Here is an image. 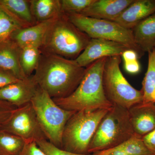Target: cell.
I'll list each match as a JSON object with an SVG mask.
<instances>
[{
	"label": "cell",
	"instance_id": "ac0fdd59",
	"mask_svg": "<svg viewBox=\"0 0 155 155\" xmlns=\"http://www.w3.org/2000/svg\"><path fill=\"white\" fill-rule=\"evenodd\" d=\"M29 3L37 23L57 18L63 13L60 0H29Z\"/></svg>",
	"mask_w": 155,
	"mask_h": 155
},
{
	"label": "cell",
	"instance_id": "30bf717a",
	"mask_svg": "<svg viewBox=\"0 0 155 155\" xmlns=\"http://www.w3.org/2000/svg\"><path fill=\"white\" fill-rule=\"evenodd\" d=\"M128 49H130L117 42L91 38L85 49L75 60L81 67L86 68L101 58L122 56L125 51Z\"/></svg>",
	"mask_w": 155,
	"mask_h": 155
},
{
	"label": "cell",
	"instance_id": "52a82bcc",
	"mask_svg": "<svg viewBox=\"0 0 155 155\" xmlns=\"http://www.w3.org/2000/svg\"><path fill=\"white\" fill-rule=\"evenodd\" d=\"M121 56L108 57L103 74L105 93L113 105L129 110L143 102L141 90L131 86L120 69Z\"/></svg>",
	"mask_w": 155,
	"mask_h": 155
},
{
	"label": "cell",
	"instance_id": "277c9868",
	"mask_svg": "<svg viewBox=\"0 0 155 155\" xmlns=\"http://www.w3.org/2000/svg\"><path fill=\"white\" fill-rule=\"evenodd\" d=\"M135 134L128 110L114 105L100 122L90 143L88 154L119 146Z\"/></svg>",
	"mask_w": 155,
	"mask_h": 155
},
{
	"label": "cell",
	"instance_id": "3957f363",
	"mask_svg": "<svg viewBox=\"0 0 155 155\" xmlns=\"http://www.w3.org/2000/svg\"><path fill=\"white\" fill-rule=\"evenodd\" d=\"M91 39L63 13L55 19L48 29L40 50L42 52L75 60Z\"/></svg>",
	"mask_w": 155,
	"mask_h": 155
},
{
	"label": "cell",
	"instance_id": "44dd1931",
	"mask_svg": "<svg viewBox=\"0 0 155 155\" xmlns=\"http://www.w3.org/2000/svg\"><path fill=\"white\" fill-rule=\"evenodd\" d=\"M0 4L29 26L37 24L31 14L29 0H0Z\"/></svg>",
	"mask_w": 155,
	"mask_h": 155
},
{
	"label": "cell",
	"instance_id": "ffe728a7",
	"mask_svg": "<svg viewBox=\"0 0 155 155\" xmlns=\"http://www.w3.org/2000/svg\"><path fill=\"white\" fill-rule=\"evenodd\" d=\"M28 26L0 4V43L10 38L16 30Z\"/></svg>",
	"mask_w": 155,
	"mask_h": 155
},
{
	"label": "cell",
	"instance_id": "5b68a950",
	"mask_svg": "<svg viewBox=\"0 0 155 155\" xmlns=\"http://www.w3.org/2000/svg\"><path fill=\"white\" fill-rule=\"evenodd\" d=\"M109 110L76 112L65 126L61 149L78 154H88V147L92 139L100 122Z\"/></svg>",
	"mask_w": 155,
	"mask_h": 155
},
{
	"label": "cell",
	"instance_id": "d4e9b609",
	"mask_svg": "<svg viewBox=\"0 0 155 155\" xmlns=\"http://www.w3.org/2000/svg\"><path fill=\"white\" fill-rule=\"evenodd\" d=\"M61 10L64 13L80 14L95 0H60Z\"/></svg>",
	"mask_w": 155,
	"mask_h": 155
},
{
	"label": "cell",
	"instance_id": "9a60e30c",
	"mask_svg": "<svg viewBox=\"0 0 155 155\" xmlns=\"http://www.w3.org/2000/svg\"><path fill=\"white\" fill-rule=\"evenodd\" d=\"M56 18L19 28L11 35L10 38L15 42L20 48L28 46H35L40 49L48 29Z\"/></svg>",
	"mask_w": 155,
	"mask_h": 155
},
{
	"label": "cell",
	"instance_id": "9c48e42d",
	"mask_svg": "<svg viewBox=\"0 0 155 155\" xmlns=\"http://www.w3.org/2000/svg\"><path fill=\"white\" fill-rule=\"evenodd\" d=\"M0 130L17 136L27 144L47 140L31 102L17 107Z\"/></svg>",
	"mask_w": 155,
	"mask_h": 155
},
{
	"label": "cell",
	"instance_id": "83f0119b",
	"mask_svg": "<svg viewBox=\"0 0 155 155\" xmlns=\"http://www.w3.org/2000/svg\"><path fill=\"white\" fill-rule=\"evenodd\" d=\"M19 80L11 72L0 69V89Z\"/></svg>",
	"mask_w": 155,
	"mask_h": 155
},
{
	"label": "cell",
	"instance_id": "7402d4cb",
	"mask_svg": "<svg viewBox=\"0 0 155 155\" xmlns=\"http://www.w3.org/2000/svg\"><path fill=\"white\" fill-rule=\"evenodd\" d=\"M41 53L40 48L35 46H28L20 49V66L26 77H30L32 73L35 72Z\"/></svg>",
	"mask_w": 155,
	"mask_h": 155
},
{
	"label": "cell",
	"instance_id": "836d02e7",
	"mask_svg": "<svg viewBox=\"0 0 155 155\" xmlns=\"http://www.w3.org/2000/svg\"><path fill=\"white\" fill-rule=\"evenodd\" d=\"M154 48H155V44H154Z\"/></svg>",
	"mask_w": 155,
	"mask_h": 155
},
{
	"label": "cell",
	"instance_id": "cb8c5ba5",
	"mask_svg": "<svg viewBox=\"0 0 155 155\" xmlns=\"http://www.w3.org/2000/svg\"><path fill=\"white\" fill-rule=\"evenodd\" d=\"M116 147L129 155H155L145 144L142 137L136 134Z\"/></svg>",
	"mask_w": 155,
	"mask_h": 155
},
{
	"label": "cell",
	"instance_id": "2e32d148",
	"mask_svg": "<svg viewBox=\"0 0 155 155\" xmlns=\"http://www.w3.org/2000/svg\"><path fill=\"white\" fill-rule=\"evenodd\" d=\"M20 48L9 38L0 43V69L8 71L20 80L27 78L22 71L19 55Z\"/></svg>",
	"mask_w": 155,
	"mask_h": 155
},
{
	"label": "cell",
	"instance_id": "6da1fadb",
	"mask_svg": "<svg viewBox=\"0 0 155 155\" xmlns=\"http://www.w3.org/2000/svg\"><path fill=\"white\" fill-rule=\"evenodd\" d=\"M85 69L75 60L41 52L32 78L38 86L53 99L63 98L72 94L77 88Z\"/></svg>",
	"mask_w": 155,
	"mask_h": 155
},
{
	"label": "cell",
	"instance_id": "4fadbf2b",
	"mask_svg": "<svg viewBox=\"0 0 155 155\" xmlns=\"http://www.w3.org/2000/svg\"><path fill=\"white\" fill-rule=\"evenodd\" d=\"M155 13V0H134L114 22L132 30L139 22Z\"/></svg>",
	"mask_w": 155,
	"mask_h": 155
},
{
	"label": "cell",
	"instance_id": "1f68e13d",
	"mask_svg": "<svg viewBox=\"0 0 155 155\" xmlns=\"http://www.w3.org/2000/svg\"><path fill=\"white\" fill-rule=\"evenodd\" d=\"M90 155H129L117 147L110 149L96 152Z\"/></svg>",
	"mask_w": 155,
	"mask_h": 155
},
{
	"label": "cell",
	"instance_id": "f1b7e54d",
	"mask_svg": "<svg viewBox=\"0 0 155 155\" xmlns=\"http://www.w3.org/2000/svg\"><path fill=\"white\" fill-rule=\"evenodd\" d=\"M20 155H46L40 149L36 143H28Z\"/></svg>",
	"mask_w": 155,
	"mask_h": 155
},
{
	"label": "cell",
	"instance_id": "8fae6325",
	"mask_svg": "<svg viewBox=\"0 0 155 155\" xmlns=\"http://www.w3.org/2000/svg\"><path fill=\"white\" fill-rule=\"evenodd\" d=\"M38 87L31 75L1 89L0 100L19 107L31 102Z\"/></svg>",
	"mask_w": 155,
	"mask_h": 155
},
{
	"label": "cell",
	"instance_id": "ba28073f",
	"mask_svg": "<svg viewBox=\"0 0 155 155\" xmlns=\"http://www.w3.org/2000/svg\"><path fill=\"white\" fill-rule=\"evenodd\" d=\"M69 20L91 38L103 39L125 45L135 51L140 58L144 54L136 44L133 31L114 21L98 19L76 13H65Z\"/></svg>",
	"mask_w": 155,
	"mask_h": 155
},
{
	"label": "cell",
	"instance_id": "7a4b0ae2",
	"mask_svg": "<svg viewBox=\"0 0 155 155\" xmlns=\"http://www.w3.org/2000/svg\"><path fill=\"white\" fill-rule=\"evenodd\" d=\"M107 58H101L87 66L75 91L66 97L53 99L55 102L65 110L75 112L110 109L114 105L106 97L103 83Z\"/></svg>",
	"mask_w": 155,
	"mask_h": 155
},
{
	"label": "cell",
	"instance_id": "e0dca14e",
	"mask_svg": "<svg viewBox=\"0 0 155 155\" xmlns=\"http://www.w3.org/2000/svg\"><path fill=\"white\" fill-rule=\"evenodd\" d=\"M136 44L144 52L152 51L155 42V13L132 29Z\"/></svg>",
	"mask_w": 155,
	"mask_h": 155
},
{
	"label": "cell",
	"instance_id": "603a6c76",
	"mask_svg": "<svg viewBox=\"0 0 155 155\" xmlns=\"http://www.w3.org/2000/svg\"><path fill=\"white\" fill-rule=\"evenodd\" d=\"M26 144L17 136L0 130V155H20Z\"/></svg>",
	"mask_w": 155,
	"mask_h": 155
},
{
	"label": "cell",
	"instance_id": "5bb4252c",
	"mask_svg": "<svg viewBox=\"0 0 155 155\" xmlns=\"http://www.w3.org/2000/svg\"><path fill=\"white\" fill-rule=\"evenodd\" d=\"M134 0H95L80 14L96 19L114 21Z\"/></svg>",
	"mask_w": 155,
	"mask_h": 155
},
{
	"label": "cell",
	"instance_id": "f546056e",
	"mask_svg": "<svg viewBox=\"0 0 155 155\" xmlns=\"http://www.w3.org/2000/svg\"><path fill=\"white\" fill-rule=\"evenodd\" d=\"M142 139L148 148L155 155V129Z\"/></svg>",
	"mask_w": 155,
	"mask_h": 155
},
{
	"label": "cell",
	"instance_id": "8992f818",
	"mask_svg": "<svg viewBox=\"0 0 155 155\" xmlns=\"http://www.w3.org/2000/svg\"><path fill=\"white\" fill-rule=\"evenodd\" d=\"M31 103L48 140L61 148L65 126L76 112L61 107L45 91L39 87Z\"/></svg>",
	"mask_w": 155,
	"mask_h": 155
},
{
	"label": "cell",
	"instance_id": "4316f807",
	"mask_svg": "<svg viewBox=\"0 0 155 155\" xmlns=\"http://www.w3.org/2000/svg\"><path fill=\"white\" fill-rule=\"evenodd\" d=\"M17 108L10 103L0 100V128L7 122Z\"/></svg>",
	"mask_w": 155,
	"mask_h": 155
},
{
	"label": "cell",
	"instance_id": "d6a6232c",
	"mask_svg": "<svg viewBox=\"0 0 155 155\" xmlns=\"http://www.w3.org/2000/svg\"><path fill=\"white\" fill-rule=\"evenodd\" d=\"M121 57L123 58L125 63L137 61L138 58H140L138 54L135 51L131 49L125 51L122 54Z\"/></svg>",
	"mask_w": 155,
	"mask_h": 155
},
{
	"label": "cell",
	"instance_id": "7c38bea8",
	"mask_svg": "<svg viewBox=\"0 0 155 155\" xmlns=\"http://www.w3.org/2000/svg\"><path fill=\"white\" fill-rule=\"evenodd\" d=\"M134 133L143 137L155 129V104L141 103L128 110Z\"/></svg>",
	"mask_w": 155,
	"mask_h": 155
},
{
	"label": "cell",
	"instance_id": "d6986e66",
	"mask_svg": "<svg viewBox=\"0 0 155 155\" xmlns=\"http://www.w3.org/2000/svg\"><path fill=\"white\" fill-rule=\"evenodd\" d=\"M147 69L143 80L141 91L143 103L155 104V48L148 52Z\"/></svg>",
	"mask_w": 155,
	"mask_h": 155
},
{
	"label": "cell",
	"instance_id": "4dcf8cb0",
	"mask_svg": "<svg viewBox=\"0 0 155 155\" xmlns=\"http://www.w3.org/2000/svg\"><path fill=\"white\" fill-rule=\"evenodd\" d=\"M125 69L127 72L130 74H137L140 71V64L138 60L125 63Z\"/></svg>",
	"mask_w": 155,
	"mask_h": 155
},
{
	"label": "cell",
	"instance_id": "484cf974",
	"mask_svg": "<svg viewBox=\"0 0 155 155\" xmlns=\"http://www.w3.org/2000/svg\"><path fill=\"white\" fill-rule=\"evenodd\" d=\"M39 147L46 155H82L70 152L56 147L47 140H44L36 143Z\"/></svg>",
	"mask_w": 155,
	"mask_h": 155
}]
</instances>
